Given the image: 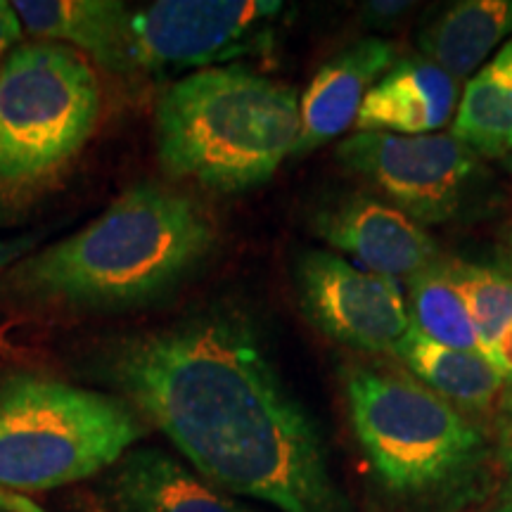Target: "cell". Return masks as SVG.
<instances>
[{
  "label": "cell",
  "mask_w": 512,
  "mask_h": 512,
  "mask_svg": "<svg viewBox=\"0 0 512 512\" xmlns=\"http://www.w3.org/2000/svg\"><path fill=\"white\" fill-rule=\"evenodd\" d=\"M95 373L226 494L283 512L339 510L318 427L247 311L214 304L114 337Z\"/></svg>",
  "instance_id": "1"
},
{
  "label": "cell",
  "mask_w": 512,
  "mask_h": 512,
  "mask_svg": "<svg viewBox=\"0 0 512 512\" xmlns=\"http://www.w3.org/2000/svg\"><path fill=\"white\" fill-rule=\"evenodd\" d=\"M396 64L394 43L368 36L318 69L299 100V136L292 157H306L356 124L370 88Z\"/></svg>",
  "instance_id": "11"
},
{
  "label": "cell",
  "mask_w": 512,
  "mask_h": 512,
  "mask_svg": "<svg viewBox=\"0 0 512 512\" xmlns=\"http://www.w3.org/2000/svg\"><path fill=\"white\" fill-rule=\"evenodd\" d=\"M451 136L477 157L498 159L512 152V38L467 81Z\"/></svg>",
  "instance_id": "17"
},
{
  "label": "cell",
  "mask_w": 512,
  "mask_h": 512,
  "mask_svg": "<svg viewBox=\"0 0 512 512\" xmlns=\"http://www.w3.org/2000/svg\"><path fill=\"white\" fill-rule=\"evenodd\" d=\"M458 79L422 55L403 57L370 88L356 117L358 133L430 136L458 110Z\"/></svg>",
  "instance_id": "12"
},
{
  "label": "cell",
  "mask_w": 512,
  "mask_h": 512,
  "mask_svg": "<svg viewBox=\"0 0 512 512\" xmlns=\"http://www.w3.org/2000/svg\"><path fill=\"white\" fill-rule=\"evenodd\" d=\"M22 31V19H19L15 8H12V3L0 0V55L15 46V43H19Z\"/></svg>",
  "instance_id": "21"
},
{
  "label": "cell",
  "mask_w": 512,
  "mask_h": 512,
  "mask_svg": "<svg viewBox=\"0 0 512 512\" xmlns=\"http://www.w3.org/2000/svg\"><path fill=\"white\" fill-rule=\"evenodd\" d=\"M0 508L8 510V512H46V510L36 508V505L27 501L24 496L5 494V491H0Z\"/></svg>",
  "instance_id": "23"
},
{
  "label": "cell",
  "mask_w": 512,
  "mask_h": 512,
  "mask_svg": "<svg viewBox=\"0 0 512 512\" xmlns=\"http://www.w3.org/2000/svg\"><path fill=\"white\" fill-rule=\"evenodd\" d=\"M394 356L434 394L467 413H486L503 389V377L482 354L458 351L408 330Z\"/></svg>",
  "instance_id": "16"
},
{
  "label": "cell",
  "mask_w": 512,
  "mask_h": 512,
  "mask_svg": "<svg viewBox=\"0 0 512 512\" xmlns=\"http://www.w3.org/2000/svg\"><path fill=\"white\" fill-rule=\"evenodd\" d=\"M102 494L112 512H256L159 448H131Z\"/></svg>",
  "instance_id": "13"
},
{
  "label": "cell",
  "mask_w": 512,
  "mask_h": 512,
  "mask_svg": "<svg viewBox=\"0 0 512 512\" xmlns=\"http://www.w3.org/2000/svg\"><path fill=\"white\" fill-rule=\"evenodd\" d=\"M318 235L349 254L356 266L387 278H408L439 261L437 245L425 226L392 202L354 192L316 216Z\"/></svg>",
  "instance_id": "10"
},
{
  "label": "cell",
  "mask_w": 512,
  "mask_h": 512,
  "mask_svg": "<svg viewBox=\"0 0 512 512\" xmlns=\"http://www.w3.org/2000/svg\"><path fill=\"white\" fill-rule=\"evenodd\" d=\"M501 259H503V264L512 271V221H510V226L505 228V233L501 238Z\"/></svg>",
  "instance_id": "25"
},
{
  "label": "cell",
  "mask_w": 512,
  "mask_h": 512,
  "mask_svg": "<svg viewBox=\"0 0 512 512\" xmlns=\"http://www.w3.org/2000/svg\"><path fill=\"white\" fill-rule=\"evenodd\" d=\"M43 240L41 230H34V233L17 235V238L0 240V273H5L12 268L17 261H22L24 256L36 252V245Z\"/></svg>",
  "instance_id": "20"
},
{
  "label": "cell",
  "mask_w": 512,
  "mask_h": 512,
  "mask_svg": "<svg viewBox=\"0 0 512 512\" xmlns=\"http://www.w3.org/2000/svg\"><path fill=\"white\" fill-rule=\"evenodd\" d=\"M102 117L98 74L79 50L38 41L0 64V195H27L81 155Z\"/></svg>",
  "instance_id": "5"
},
{
  "label": "cell",
  "mask_w": 512,
  "mask_h": 512,
  "mask_svg": "<svg viewBox=\"0 0 512 512\" xmlns=\"http://www.w3.org/2000/svg\"><path fill=\"white\" fill-rule=\"evenodd\" d=\"M444 264L475 320L482 356L512 384V275L463 261Z\"/></svg>",
  "instance_id": "18"
},
{
  "label": "cell",
  "mask_w": 512,
  "mask_h": 512,
  "mask_svg": "<svg viewBox=\"0 0 512 512\" xmlns=\"http://www.w3.org/2000/svg\"><path fill=\"white\" fill-rule=\"evenodd\" d=\"M294 287L313 328L347 347L394 354L411 330L399 280L370 273L328 249H304L297 256Z\"/></svg>",
  "instance_id": "9"
},
{
  "label": "cell",
  "mask_w": 512,
  "mask_h": 512,
  "mask_svg": "<svg viewBox=\"0 0 512 512\" xmlns=\"http://www.w3.org/2000/svg\"><path fill=\"white\" fill-rule=\"evenodd\" d=\"M119 394L36 370L0 373V491L36 494L110 470L145 437Z\"/></svg>",
  "instance_id": "4"
},
{
  "label": "cell",
  "mask_w": 512,
  "mask_h": 512,
  "mask_svg": "<svg viewBox=\"0 0 512 512\" xmlns=\"http://www.w3.org/2000/svg\"><path fill=\"white\" fill-rule=\"evenodd\" d=\"M491 512H512V503H505V505H501V508H496Z\"/></svg>",
  "instance_id": "27"
},
{
  "label": "cell",
  "mask_w": 512,
  "mask_h": 512,
  "mask_svg": "<svg viewBox=\"0 0 512 512\" xmlns=\"http://www.w3.org/2000/svg\"><path fill=\"white\" fill-rule=\"evenodd\" d=\"M280 0H159L131 12L136 72L216 67L264 46Z\"/></svg>",
  "instance_id": "8"
},
{
  "label": "cell",
  "mask_w": 512,
  "mask_h": 512,
  "mask_svg": "<svg viewBox=\"0 0 512 512\" xmlns=\"http://www.w3.org/2000/svg\"><path fill=\"white\" fill-rule=\"evenodd\" d=\"M297 136V91L242 64L183 76L155 105L164 174L221 195L271 181Z\"/></svg>",
  "instance_id": "3"
},
{
  "label": "cell",
  "mask_w": 512,
  "mask_h": 512,
  "mask_svg": "<svg viewBox=\"0 0 512 512\" xmlns=\"http://www.w3.org/2000/svg\"><path fill=\"white\" fill-rule=\"evenodd\" d=\"M10 214V207H8V200H5V195H0V223H5Z\"/></svg>",
  "instance_id": "26"
},
{
  "label": "cell",
  "mask_w": 512,
  "mask_h": 512,
  "mask_svg": "<svg viewBox=\"0 0 512 512\" xmlns=\"http://www.w3.org/2000/svg\"><path fill=\"white\" fill-rule=\"evenodd\" d=\"M22 27L50 43H69L110 74H136L131 10L117 0H15Z\"/></svg>",
  "instance_id": "14"
},
{
  "label": "cell",
  "mask_w": 512,
  "mask_h": 512,
  "mask_svg": "<svg viewBox=\"0 0 512 512\" xmlns=\"http://www.w3.org/2000/svg\"><path fill=\"white\" fill-rule=\"evenodd\" d=\"M512 34V0H463L422 29L420 55L453 79H467Z\"/></svg>",
  "instance_id": "15"
},
{
  "label": "cell",
  "mask_w": 512,
  "mask_h": 512,
  "mask_svg": "<svg viewBox=\"0 0 512 512\" xmlns=\"http://www.w3.org/2000/svg\"><path fill=\"white\" fill-rule=\"evenodd\" d=\"M216 247L219 228L204 204L143 181L88 226L8 268L0 299L91 316L147 309L174 297Z\"/></svg>",
  "instance_id": "2"
},
{
  "label": "cell",
  "mask_w": 512,
  "mask_h": 512,
  "mask_svg": "<svg viewBox=\"0 0 512 512\" xmlns=\"http://www.w3.org/2000/svg\"><path fill=\"white\" fill-rule=\"evenodd\" d=\"M344 392L358 444L394 494H434L482 456L484 439L470 418L411 375L354 366Z\"/></svg>",
  "instance_id": "6"
},
{
  "label": "cell",
  "mask_w": 512,
  "mask_h": 512,
  "mask_svg": "<svg viewBox=\"0 0 512 512\" xmlns=\"http://www.w3.org/2000/svg\"><path fill=\"white\" fill-rule=\"evenodd\" d=\"M408 8H411V3H368L366 17L370 24H380L387 22V19H396Z\"/></svg>",
  "instance_id": "22"
},
{
  "label": "cell",
  "mask_w": 512,
  "mask_h": 512,
  "mask_svg": "<svg viewBox=\"0 0 512 512\" xmlns=\"http://www.w3.org/2000/svg\"><path fill=\"white\" fill-rule=\"evenodd\" d=\"M501 446H503V456L508 460L510 470H512V399L508 401L503 413V422H501Z\"/></svg>",
  "instance_id": "24"
},
{
  "label": "cell",
  "mask_w": 512,
  "mask_h": 512,
  "mask_svg": "<svg viewBox=\"0 0 512 512\" xmlns=\"http://www.w3.org/2000/svg\"><path fill=\"white\" fill-rule=\"evenodd\" d=\"M337 159L420 226L451 221L463 207L479 157L451 133H354Z\"/></svg>",
  "instance_id": "7"
},
{
  "label": "cell",
  "mask_w": 512,
  "mask_h": 512,
  "mask_svg": "<svg viewBox=\"0 0 512 512\" xmlns=\"http://www.w3.org/2000/svg\"><path fill=\"white\" fill-rule=\"evenodd\" d=\"M408 316L420 335L444 347L482 354L472 313L463 294L448 278L444 261L408 280Z\"/></svg>",
  "instance_id": "19"
}]
</instances>
